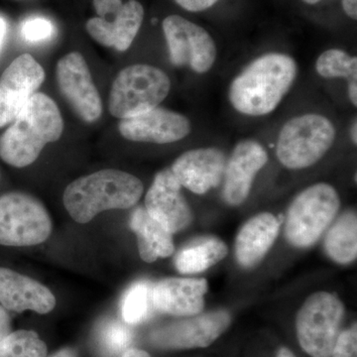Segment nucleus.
Masks as SVG:
<instances>
[{
  "instance_id": "a211bd4d",
  "label": "nucleus",
  "mask_w": 357,
  "mask_h": 357,
  "mask_svg": "<svg viewBox=\"0 0 357 357\" xmlns=\"http://www.w3.org/2000/svg\"><path fill=\"white\" fill-rule=\"evenodd\" d=\"M0 305L8 312L33 311L44 314L55 307L56 298L34 279L0 267Z\"/></svg>"
},
{
  "instance_id": "6ab92c4d",
  "label": "nucleus",
  "mask_w": 357,
  "mask_h": 357,
  "mask_svg": "<svg viewBox=\"0 0 357 357\" xmlns=\"http://www.w3.org/2000/svg\"><path fill=\"white\" fill-rule=\"evenodd\" d=\"M208 290L206 279H164L152 290L154 309L176 317L197 316L204 310Z\"/></svg>"
},
{
  "instance_id": "e433bc0d",
  "label": "nucleus",
  "mask_w": 357,
  "mask_h": 357,
  "mask_svg": "<svg viewBox=\"0 0 357 357\" xmlns=\"http://www.w3.org/2000/svg\"><path fill=\"white\" fill-rule=\"evenodd\" d=\"M6 34V21L0 18V48L1 45L3 43L4 37Z\"/></svg>"
},
{
  "instance_id": "4c0bfd02",
  "label": "nucleus",
  "mask_w": 357,
  "mask_h": 357,
  "mask_svg": "<svg viewBox=\"0 0 357 357\" xmlns=\"http://www.w3.org/2000/svg\"><path fill=\"white\" fill-rule=\"evenodd\" d=\"M351 137L352 142L354 143V145L357 144V121L356 119H354V123H352L351 128Z\"/></svg>"
},
{
  "instance_id": "dca6fc26",
  "label": "nucleus",
  "mask_w": 357,
  "mask_h": 357,
  "mask_svg": "<svg viewBox=\"0 0 357 357\" xmlns=\"http://www.w3.org/2000/svg\"><path fill=\"white\" fill-rule=\"evenodd\" d=\"M268 153L257 141L246 139L237 143L227 160L223 175L222 198L230 206H239L248 199L253 181L266 165Z\"/></svg>"
},
{
  "instance_id": "f704fd0d",
  "label": "nucleus",
  "mask_w": 357,
  "mask_h": 357,
  "mask_svg": "<svg viewBox=\"0 0 357 357\" xmlns=\"http://www.w3.org/2000/svg\"><path fill=\"white\" fill-rule=\"evenodd\" d=\"M50 357H79V356H77L76 349L66 347V349H61Z\"/></svg>"
},
{
  "instance_id": "1a4fd4ad",
  "label": "nucleus",
  "mask_w": 357,
  "mask_h": 357,
  "mask_svg": "<svg viewBox=\"0 0 357 357\" xmlns=\"http://www.w3.org/2000/svg\"><path fill=\"white\" fill-rule=\"evenodd\" d=\"M171 63L189 66L197 74H206L215 65L218 48L204 27L180 15H169L162 22Z\"/></svg>"
},
{
  "instance_id": "2eb2a0df",
  "label": "nucleus",
  "mask_w": 357,
  "mask_h": 357,
  "mask_svg": "<svg viewBox=\"0 0 357 357\" xmlns=\"http://www.w3.org/2000/svg\"><path fill=\"white\" fill-rule=\"evenodd\" d=\"M182 188L171 169H165L155 176L145 197V210L172 234L187 229L192 220Z\"/></svg>"
},
{
  "instance_id": "72a5a7b5",
  "label": "nucleus",
  "mask_w": 357,
  "mask_h": 357,
  "mask_svg": "<svg viewBox=\"0 0 357 357\" xmlns=\"http://www.w3.org/2000/svg\"><path fill=\"white\" fill-rule=\"evenodd\" d=\"M121 357H151V356L142 349H128L121 354Z\"/></svg>"
},
{
  "instance_id": "cd10ccee",
  "label": "nucleus",
  "mask_w": 357,
  "mask_h": 357,
  "mask_svg": "<svg viewBox=\"0 0 357 357\" xmlns=\"http://www.w3.org/2000/svg\"><path fill=\"white\" fill-rule=\"evenodd\" d=\"M54 28L50 21L44 18H33L25 21L21 28L23 38L29 42H41L50 38Z\"/></svg>"
},
{
  "instance_id": "423d86ee",
  "label": "nucleus",
  "mask_w": 357,
  "mask_h": 357,
  "mask_svg": "<svg viewBox=\"0 0 357 357\" xmlns=\"http://www.w3.org/2000/svg\"><path fill=\"white\" fill-rule=\"evenodd\" d=\"M340 206L333 185L318 183L301 192L291 204L285 225L289 243L296 248H310L335 220Z\"/></svg>"
},
{
  "instance_id": "7c9ffc66",
  "label": "nucleus",
  "mask_w": 357,
  "mask_h": 357,
  "mask_svg": "<svg viewBox=\"0 0 357 357\" xmlns=\"http://www.w3.org/2000/svg\"><path fill=\"white\" fill-rule=\"evenodd\" d=\"M13 333L8 311L0 305V342Z\"/></svg>"
},
{
  "instance_id": "c9c22d12",
  "label": "nucleus",
  "mask_w": 357,
  "mask_h": 357,
  "mask_svg": "<svg viewBox=\"0 0 357 357\" xmlns=\"http://www.w3.org/2000/svg\"><path fill=\"white\" fill-rule=\"evenodd\" d=\"M276 357H297L287 347H281L277 352Z\"/></svg>"
},
{
  "instance_id": "f03ea898",
  "label": "nucleus",
  "mask_w": 357,
  "mask_h": 357,
  "mask_svg": "<svg viewBox=\"0 0 357 357\" xmlns=\"http://www.w3.org/2000/svg\"><path fill=\"white\" fill-rule=\"evenodd\" d=\"M64 121L55 102L36 93L0 136V159L15 168L31 165L49 143L60 139Z\"/></svg>"
},
{
  "instance_id": "2f4dec72",
  "label": "nucleus",
  "mask_w": 357,
  "mask_h": 357,
  "mask_svg": "<svg viewBox=\"0 0 357 357\" xmlns=\"http://www.w3.org/2000/svg\"><path fill=\"white\" fill-rule=\"evenodd\" d=\"M342 6L344 13L351 20H357V0H342Z\"/></svg>"
},
{
  "instance_id": "58836bf2",
  "label": "nucleus",
  "mask_w": 357,
  "mask_h": 357,
  "mask_svg": "<svg viewBox=\"0 0 357 357\" xmlns=\"http://www.w3.org/2000/svg\"><path fill=\"white\" fill-rule=\"evenodd\" d=\"M301 1L304 2V3L309 4V6H316V4L319 3L321 0H301Z\"/></svg>"
},
{
  "instance_id": "393cba45",
  "label": "nucleus",
  "mask_w": 357,
  "mask_h": 357,
  "mask_svg": "<svg viewBox=\"0 0 357 357\" xmlns=\"http://www.w3.org/2000/svg\"><path fill=\"white\" fill-rule=\"evenodd\" d=\"M48 349L37 333L17 331L0 342V357H46Z\"/></svg>"
},
{
  "instance_id": "20e7f679",
  "label": "nucleus",
  "mask_w": 357,
  "mask_h": 357,
  "mask_svg": "<svg viewBox=\"0 0 357 357\" xmlns=\"http://www.w3.org/2000/svg\"><path fill=\"white\" fill-rule=\"evenodd\" d=\"M337 129L328 117L306 114L289 119L279 132L276 154L291 170H302L318 163L332 148Z\"/></svg>"
},
{
  "instance_id": "5701e85b",
  "label": "nucleus",
  "mask_w": 357,
  "mask_h": 357,
  "mask_svg": "<svg viewBox=\"0 0 357 357\" xmlns=\"http://www.w3.org/2000/svg\"><path fill=\"white\" fill-rule=\"evenodd\" d=\"M326 253L333 261L349 264L357 256V215L356 211L342 213L326 236Z\"/></svg>"
},
{
  "instance_id": "0eeeda50",
  "label": "nucleus",
  "mask_w": 357,
  "mask_h": 357,
  "mask_svg": "<svg viewBox=\"0 0 357 357\" xmlns=\"http://www.w3.org/2000/svg\"><path fill=\"white\" fill-rule=\"evenodd\" d=\"M344 312V304L333 294H312L296 319L297 337L303 351L312 357L332 356Z\"/></svg>"
},
{
  "instance_id": "f3484780",
  "label": "nucleus",
  "mask_w": 357,
  "mask_h": 357,
  "mask_svg": "<svg viewBox=\"0 0 357 357\" xmlns=\"http://www.w3.org/2000/svg\"><path fill=\"white\" fill-rule=\"evenodd\" d=\"M227 160L218 148H197L178 156L170 169L182 187L204 195L222 182Z\"/></svg>"
},
{
  "instance_id": "7ed1b4c3",
  "label": "nucleus",
  "mask_w": 357,
  "mask_h": 357,
  "mask_svg": "<svg viewBox=\"0 0 357 357\" xmlns=\"http://www.w3.org/2000/svg\"><path fill=\"white\" fill-rule=\"evenodd\" d=\"M143 191L142 182L132 174L107 169L70 183L63 202L73 220L88 223L102 211L132 208Z\"/></svg>"
},
{
  "instance_id": "4be33fe9",
  "label": "nucleus",
  "mask_w": 357,
  "mask_h": 357,
  "mask_svg": "<svg viewBox=\"0 0 357 357\" xmlns=\"http://www.w3.org/2000/svg\"><path fill=\"white\" fill-rule=\"evenodd\" d=\"M229 253L227 244L217 237H204L178 253L175 266L180 273L196 274L217 264Z\"/></svg>"
},
{
  "instance_id": "c756f323",
  "label": "nucleus",
  "mask_w": 357,
  "mask_h": 357,
  "mask_svg": "<svg viewBox=\"0 0 357 357\" xmlns=\"http://www.w3.org/2000/svg\"><path fill=\"white\" fill-rule=\"evenodd\" d=\"M174 1L189 13H202L210 9L220 0H174Z\"/></svg>"
},
{
  "instance_id": "412c9836",
  "label": "nucleus",
  "mask_w": 357,
  "mask_h": 357,
  "mask_svg": "<svg viewBox=\"0 0 357 357\" xmlns=\"http://www.w3.org/2000/svg\"><path fill=\"white\" fill-rule=\"evenodd\" d=\"M130 227L137 237L138 251L143 261L154 262L158 258L169 257L175 251L172 234L145 208L134 211Z\"/></svg>"
},
{
  "instance_id": "f257e3e1",
  "label": "nucleus",
  "mask_w": 357,
  "mask_h": 357,
  "mask_svg": "<svg viewBox=\"0 0 357 357\" xmlns=\"http://www.w3.org/2000/svg\"><path fill=\"white\" fill-rule=\"evenodd\" d=\"M297 76V62L291 56L264 54L234 77L229 91L230 105L248 116L271 114L292 89Z\"/></svg>"
},
{
  "instance_id": "b1692460",
  "label": "nucleus",
  "mask_w": 357,
  "mask_h": 357,
  "mask_svg": "<svg viewBox=\"0 0 357 357\" xmlns=\"http://www.w3.org/2000/svg\"><path fill=\"white\" fill-rule=\"evenodd\" d=\"M153 286L149 282L134 284L124 295L121 303V316L128 325H137L149 318L154 307Z\"/></svg>"
},
{
  "instance_id": "9b49d317",
  "label": "nucleus",
  "mask_w": 357,
  "mask_h": 357,
  "mask_svg": "<svg viewBox=\"0 0 357 357\" xmlns=\"http://www.w3.org/2000/svg\"><path fill=\"white\" fill-rule=\"evenodd\" d=\"M56 77L61 93L82 121L91 123L102 114V102L83 54L70 52L59 60Z\"/></svg>"
},
{
  "instance_id": "aec40b11",
  "label": "nucleus",
  "mask_w": 357,
  "mask_h": 357,
  "mask_svg": "<svg viewBox=\"0 0 357 357\" xmlns=\"http://www.w3.org/2000/svg\"><path fill=\"white\" fill-rule=\"evenodd\" d=\"M280 230L278 218L270 213L251 218L239 230L236 241V256L241 266L251 268L261 261L273 245Z\"/></svg>"
},
{
  "instance_id": "bb28decb",
  "label": "nucleus",
  "mask_w": 357,
  "mask_h": 357,
  "mask_svg": "<svg viewBox=\"0 0 357 357\" xmlns=\"http://www.w3.org/2000/svg\"><path fill=\"white\" fill-rule=\"evenodd\" d=\"M133 340V333L128 326L119 321L103 324L98 333L100 349L109 356H121L129 349Z\"/></svg>"
},
{
  "instance_id": "f8f14e48",
  "label": "nucleus",
  "mask_w": 357,
  "mask_h": 357,
  "mask_svg": "<svg viewBox=\"0 0 357 357\" xmlns=\"http://www.w3.org/2000/svg\"><path fill=\"white\" fill-rule=\"evenodd\" d=\"M231 324L227 311H215L160 326L150 333V342L162 349H190L213 344Z\"/></svg>"
},
{
  "instance_id": "4468645a",
  "label": "nucleus",
  "mask_w": 357,
  "mask_h": 357,
  "mask_svg": "<svg viewBox=\"0 0 357 357\" xmlns=\"http://www.w3.org/2000/svg\"><path fill=\"white\" fill-rule=\"evenodd\" d=\"M122 137L135 142L168 144L183 140L191 133L192 126L185 115L157 107L135 116L121 119Z\"/></svg>"
},
{
  "instance_id": "c85d7f7f",
  "label": "nucleus",
  "mask_w": 357,
  "mask_h": 357,
  "mask_svg": "<svg viewBox=\"0 0 357 357\" xmlns=\"http://www.w3.org/2000/svg\"><path fill=\"white\" fill-rule=\"evenodd\" d=\"M331 357H357L356 324L349 330L340 332Z\"/></svg>"
},
{
  "instance_id": "473e14b6",
  "label": "nucleus",
  "mask_w": 357,
  "mask_h": 357,
  "mask_svg": "<svg viewBox=\"0 0 357 357\" xmlns=\"http://www.w3.org/2000/svg\"><path fill=\"white\" fill-rule=\"evenodd\" d=\"M349 98L354 107L357 105V77L349 79Z\"/></svg>"
},
{
  "instance_id": "6e6552de",
  "label": "nucleus",
  "mask_w": 357,
  "mask_h": 357,
  "mask_svg": "<svg viewBox=\"0 0 357 357\" xmlns=\"http://www.w3.org/2000/svg\"><path fill=\"white\" fill-rule=\"evenodd\" d=\"M51 232L50 215L38 199L21 192L0 197V245H37L45 243Z\"/></svg>"
},
{
  "instance_id": "39448f33",
  "label": "nucleus",
  "mask_w": 357,
  "mask_h": 357,
  "mask_svg": "<svg viewBox=\"0 0 357 357\" xmlns=\"http://www.w3.org/2000/svg\"><path fill=\"white\" fill-rule=\"evenodd\" d=\"M171 91V81L163 70L147 64L124 68L115 77L109 100L110 114L128 119L159 107Z\"/></svg>"
},
{
  "instance_id": "9d476101",
  "label": "nucleus",
  "mask_w": 357,
  "mask_h": 357,
  "mask_svg": "<svg viewBox=\"0 0 357 357\" xmlns=\"http://www.w3.org/2000/svg\"><path fill=\"white\" fill-rule=\"evenodd\" d=\"M93 7L98 17L86 22L89 34L102 46L128 50L144 20L142 4L138 0H93Z\"/></svg>"
},
{
  "instance_id": "ddd939ff",
  "label": "nucleus",
  "mask_w": 357,
  "mask_h": 357,
  "mask_svg": "<svg viewBox=\"0 0 357 357\" xmlns=\"http://www.w3.org/2000/svg\"><path fill=\"white\" fill-rule=\"evenodd\" d=\"M45 81V70L30 54L13 61L0 77V128L16 119Z\"/></svg>"
},
{
  "instance_id": "a878e982",
  "label": "nucleus",
  "mask_w": 357,
  "mask_h": 357,
  "mask_svg": "<svg viewBox=\"0 0 357 357\" xmlns=\"http://www.w3.org/2000/svg\"><path fill=\"white\" fill-rule=\"evenodd\" d=\"M316 70L324 79H351L357 77V57L340 49H330L319 56Z\"/></svg>"
}]
</instances>
